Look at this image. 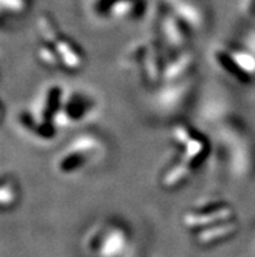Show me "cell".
<instances>
[{"instance_id":"52a82bcc","label":"cell","mask_w":255,"mask_h":257,"mask_svg":"<svg viewBox=\"0 0 255 257\" xmlns=\"http://www.w3.org/2000/svg\"><path fill=\"white\" fill-rule=\"evenodd\" d=\"M173 136L176 140H178L180 143H187L190 140V136H189V132L186 131L185 127H176L173 131Z\"/></svg>"},{"instance_id":"7a4b0ae2","label":"cell","mask_w":255,"mask_h":257,"mask_svg":"<svg viewBox=\"0 0 255 257\" xmlns=\"http://www.w3.org/2000/svg\"><path fill=\"white\" fill-rule=\"evenodd\" d=\"M232 214V210L230 209H223V210H219V212H215L212 214H204V215H186L185 218V223L189 226H200L204 225V223H211V222H215L217 219L226 218L228 215Z\"/></svg>"},{"instance_id":"ba28073f","label":"cell","mask_w":255,"mask_h":257,"mask_svg":"<svg viewBox=\"0 0 255 257\" xmlns=\"http://www.w3.org/2000/svg\"><path fill=\"white\" fill-rule=\"evenodd\" d=\"M39 54H41V58H42V60H45V62L49 63V64L55 65L56 63H58L56 62V56L54 55V54H52L49 49H41Z\"/></svg>"},{"instance_id":"9c48e42d","label":"cell","mask_w":255,"mask_h":257,"mask_svg":"<svg viewBox=\"0 0 255 257\" xmlns=\"http://www.w3.org/2000/svg\"><path fill=\"white\" fill-rule=\"evenodd\" d=\"M4 7H10V10H24V0H3Z\"/></svg>"},{"instance_id":"8992f818","label":"cell","mask_w":255,"mask_h":257,"mask_svg":"<svg viewBox=\"0 0 255 257\" xmlns=\"http://www.w3.org/2000/svg\"><path fill=\"white\" fill-rule=\"evenodd\" d=\"M233 58H234V60L238 63V65L241 68L246 69L247 72H252L255 69V62L251 56L242 54V52H238V54H234Z\"/></svg>"},{"instance_id":"5b68a950","label":"cell","mask_w":255,"mask_h":257,"mask_svg":"<svg viewBox=\"0 0 255 257\" xmlns=\"http://www.w3.org/2000/svg\"><path fill=\"white\" fill-rule=\"evenodd\" d=\"M203 149V144L199 140H189L186 143V150H185L184 161L185 163H189L191 160H194L198 154Z\"/></svg>"},{"instance_id":"277c9868","label":"cell","mask_w":255,"mask_h":257,"mask_svg":"<svg viewBox=\"0 0 255 257\" xmlns=\"http://www.w3.org/2000/svg\"><path fill=\"white\" fill-rule=\"evenodd\" d=\"M232 231H234V225L229 226H223V227L219 228H213V230H207V231H203L200 234V241H212L215 239H217V235L219 236H224V235L230 234Z\"/></svg>"},{"instance_id":"6da1fadb","label":"cell","mask_w":255,"mask_h":257,"mask_svg":"<svg viewBox=\"0 0 255 257\" xmlns=\"http://www.w3.org/2000/svg\"><path fill=\"white\" fill-rule=\"evenodd\" d=\"M126 245V241L124 239V235L120 231L111 232L103 240V244L100 248V257H116L124 251V247Z\"/></svg>"},{"instance_id":"3957f363","label":"cell","mask_w":255,"mask_h":257,"mask_svg":"<svg viewBox=\"0 0 255 257\" xmlns=\"http://www.w3.org/2000/svg\"><path fill=\"white\" fill-rule=\"evenodd\" d=\"M58 51L64 58V63L68 65L69 68H77V67H80V64H81L80 56L77 55V52L75 50H72L71 46L67 45L65 42H59Z\"/></svg>"}]
</instances>
